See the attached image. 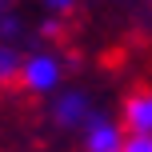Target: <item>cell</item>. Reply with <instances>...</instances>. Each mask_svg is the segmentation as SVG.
I'll return each instance as SVG.
<instances>
[{
	"instance_id": "7a4b0ae2",
	"label": "cell",
	"mask_w": 152,
	"mask_h": 152,
	"mask_svg": "<svg viewBox=\"0 0 152 152\" xmlns=\"http://www.w3.org/2000/svg\"><path fill=\"white\" fill-rule=\"evenodd\" d=\"M124 140H128L124 120H116V116H108V112H96V116L80 128L84 152H124Z\"/></svg>"
},
{
	"instance_id": "3957f363",
	"label": "cell",
	"mask_w": 152,
	"mask_h": 152,
	"mask_svg": "<svg viewBox=\"0 0 152 152\" xmlns=\"http://www.w3.org/2000/svg\"><path fill=\"white\" fill-rule=\"evenodd\" d=\"M96 112H100V108L92 104V96L80 92V88L56 92V100H52V120L60 124V128H84Z\"/></svg>"
},
{
	"instance_id": "5b68a950",
	"label": "cell",
	"mask_w": 152,
	"mask_h": 152,
	"mask_svg": "<svg viewBox=\"0 0 152 152\" xmlns=\"http://www.w3.org/2000/svg\"><path fill=\"white\" fill-rule=\"evenodd\" d=\"M20 64H24V56L16 52L12 44H0V84L16 80V76H20Z\"/></svg>"
},
{
	"instance_id": "277c9868",
	"label": "cell",
	"mask_w": 152,
	"mask_h": 152,
	"mask_svg": "<svg viewBox=\"0 0 152 152\" xmlns=\"http://www.w3.org/2000/svg\"><path fill=\"white\" fill-rule=\"evenodd\" d=\"M120 120L128 132H152V88H136L124 96Z\"/></svg>"
},
{
	"instance_id": "8992f818",
	"label": "cell",
	"mask_w": 152,
	"mask_h": 152,
	"mask_svg": "<svg viewBox=\"0 0 152 152\" xmlns=\"http://www.w3.org/2000/svg\"><path fill=\"white\" fill-rule=\"evenodd\" d=\"M124 152H152V132H128Z\"/></svg>"
},
{
	"instance_id": "6da1fadb",
	"label": "cell",
	"mask_w": 152,
	"mask_h": 152,
	"mask_svg": "<svg viewBox=\"0 0 152 152\" xmlns=\"http://www.w3.org/2000/svg\"><path fill=\"white\" fill-rule=\"evenodd\" d=\"M16 80H20L28 92L44 96V92H56V88H60L64 64H60V56H52V52H32V56H24L20 76H16Z\"/></svg>"
},
{
	"instance_id": "52a82bcc",
	"label": "cell",
	"mask_w": 152,
	"mask_h": 152,
	"mask_svg": "<svg viewBox=\"0 0 152 152\" xmlns=\"http://www.w3.org/2000/svg\"><path fill=\"white\" fill-rule=\"evenodd\" d=\"M72 4H76V0H48L52 12H72Z\"/></svg>"
}]
</instances>
